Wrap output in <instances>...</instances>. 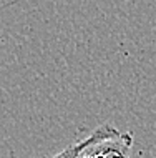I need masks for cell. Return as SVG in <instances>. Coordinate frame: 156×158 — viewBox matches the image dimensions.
Listing matches in <instances>:
<instances>
[{"label": "cell", "mask_w": 156, "mask_h": 158, "mask_svg": "<svg viewBox=\"0 0 156 158\" xmlns=\"http://www.w3.org/2000/svg\"><path fill=\"white\" fill-rule=\"evenodd\" d=\"M86 138L78 158H130L134 143L131 131H120L110 123L100 125Z\"/></svg>", "instance_id": "1"}, {"label": "cell", "mask_w": 156, "mask_h": 158, "mask_svg": "<svg viewBox=\"0 0 156 158\" xmlns=\"http://www.w3.org/2000/svg\"><path fill=\"white\" fill-rule=\"evenodd\" d=\"M86 143H88V138H82V140H78V142L65 147L62 152L55 153V155H52V156H47V158H78L82 150L86 147Z\"/></svg>", "instance_id": "2"}]
</instances>
